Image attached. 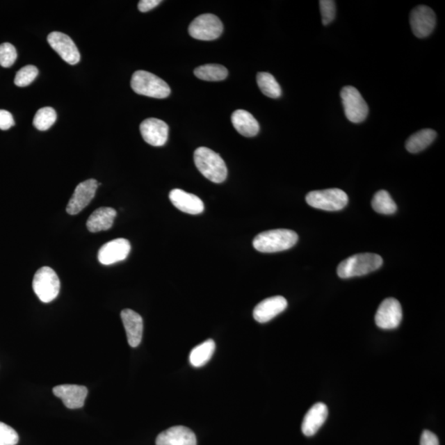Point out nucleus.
Masks as SVG:
<instances>
[{
    "label": "nucleus",
    "mask_w": 445,
    "mask_h": 445,
    "mask_svg": "<svg viewBox=\"0 0 445 445\" xmlns=\"http://www.w3.org/2000/svg\"><path fill=\"white\" fill-rule=\"evenodd\" d=\"M194 161L198 170L208 180L221 184L228 176V169L220 156L207 147H200L194 153Z\"/></svg>",
    "instance_id": "f257e3e1"
},
{
    "label": "nucleus",
    "mask_w": 445,
    "mask_h": 445,
    "mask_svg": "<svg viewBox=\"0 0 445 445\" xmlns=\"http://www.w3.org/2000/svg\"><path fill=\"white\" fill-rule=\"evenodd\" d=\"M298 234L292 230L280 229L266 231L253 240V247L257 251L273 253L288 250L298 242Z\"/></svg>",
    "instance_id": "f03ea898"
},
{
    "label": "nucleus",
    "mask_w": 445,
    "mask_h": 445,
    "mask_svg": "<svg viewBox=\"0 0 445 445\" xmlns=\"http://www.w3.org/2000/svg\"><path fill=\"white\" fill-rule=\"evenodd\" d=\"M382 258L375 253H360L342 261L337 267L338 277L348 279L362 277L380 269Z\"/></svg>",
    "instance_id": "7ed1b4c3"
},
{
    "label": "nucleus",
    "mask_w": 445,
    "mask_h": 445,
    "mask_svg": "<svg viewBox=\"0 0 445 445\" xmlns=\"http://www.w3.org/2000/svg\"><path fill=\"white\" fill-rule=\"evenodd\" d=\"M131 86L137 95L154 99H166L171 93L170 87L165 81L145 70H138L134 73Z\"/></svg>",
    "instance_id": "20e7f679"
},
{
    "label": "nucleus",
    "mask_w": 445,
    "mask_h": 445,
    "mask_svg": "<svg viewBox=\"0 0 445 445\" xmlns=\"http://www.w3.org/2000/svg\"><path fill=\"white\" fill-rule=\"evenodd\" d=\"M306 202L318 210L337 211L348 204V195L339 188L314 191L306 195Z\"/></svg>",
    "instance_id": "39448f33"
},
{
    "label": "nucleus",
    "mask_w": 445,
    "mask_h": 445,
    "mask_svg": "<svg viewBox=\"0 0 445 445\" xmlns=\"http://www.w3.org/2000/svg\"><path fill=\"white\" fill-rule=\"evenodd\" d=\"M33 288L40 300L50 302L59 295L60 279L51 267L43 266L34 275Z\"/></svg>",
    "instance_id": "423d86ee"
},
{
    "label": "nucleus",
    "mask_w": 445,
    "mask_h": 445,
    "mask_svg": "<svg viewBox=\"0 0 445 445\" xmlns=\"http://www.w3.org/2000/svg\"><path fill=\"white\" fill-rule=\"evenodd\" d=\"M342 105L346 117L353 123L363 122L369 114V106L359 92L354 87L347 86L341 92Z\"/></svg>",
    "instance_id": "0eeeda50"
},
{
    "label": "nucleus",
    "mask_w": 445,
    "mask_h": 445,
    "mask_svg": "<svg viewBox=\"0 0 445 445\" xmlns=\"http://www.w3.org/2000/svg\"><path fill=\"white\" fill-rule=\"evenodd\" d=\"M222 29L224 26L219 17L207 13L198 16L191 22L189 34L191 37L200 41H213L220 37Z\"/></svg>",
    "instance_id": "6e6552de"
},
{
    "label": "nucleus",
    "mask_w": 445,
    "mask_h": 445,
    "mask_svg": "<svg viewBox=\"0 0 445 445\" xmlns=\"http://www.w3.org/2000/svg\"><path fill=\"white\" fill-rule=\"evenodd\" d=\"M403 319V309L398 300L389 298L381 302L375 314L378 327L390 330L397 328Z\"/></svg>",
    "instance_id": "1a4fd4ad"
},
{
    "label": "nucleus",
    "mask_w": 445,
    "mask_h": 445,
    "mask_svg": "<svg viewBox=\"0 0 445 445\" xmlns=\"http://www.w3.org/2000/svg\"><path fill=\"white\" fill-rule=\"evenodd\" d=\"M99 186L100 184L95 179H88L79 184L66 207L67 213L75 216L81 212L95 198Z\"/></svg>",
    "instance_id": "9d476101"
},
{
    "label": "nucleus",
    "mask_w": 445,
    "mask_h": 445,
    "mask_svg": "<svg viewBox=\"0 0 445 445\" xmlns=\"http://www.w3.org/2000/svg\"><path fill=\"white\" fill-rule=\"evenodd\" d=\"M410 24L414 35L425 38L432 33L436 25V17L430 8L420 6L414 8L410 15Z\"/></svg>",
    "instance_id": "9b49d317"
},
{
    "label": "nucleus",
    "mask_w": 445,
    "mask_h": 445,
    "mask_svg": "<svg viewBox=\"0 0 445 445\" xmlns=\"http://www.w3.org/2000/svg\"><path fill=\"white\" fill-rule=\"evenodd\" d=\"M47 41L58 55L63 59L66 63L76 65L80 60V53L76 44L69 35L59 32H53L49 34Z\"/></svg>",
    "instance_id": "f8f14e48"
},
{
    "label": "nucleus",
    "mask_w": 445,
    "mask_h": 445,
    "mask_svg": "<svg viewBox=\"0 0 445 445\" xmlns=\"http://www.w3.org/2000/svg\"><path fill=\"white\" fill-rule=\"evenodd\" d=\"M131 249V243L126 238L111 240L100 248L97 258L102 265H113L127 259Z\"/></svg>",
    "instance_id": "ddd939ff"
},
{
    "label": "nucleus",
    "mask_w": 445,
    "mask_h": 445,
    "mask_svg": "<svg viewBox=\"0 0 445 445\" xmlns=\"http://www.w3.org/2000/svg\"><path fill=\"white\" fill-rule=\"evenodd\" d=\"M142 137L150 145L155 147L163 146L168 139L169 128L168 124L157 118L145 120L140 124Z\"/></svg>",
    "instance_id": "4468645a"
},
{
    "label": "nucleus",
    "mask_w": 445,
    "mask_h": 445,
    "mask_svg": "<svg viewBox=\"0 0 445 445\" xmlns=\"http://www.w3.org/2000/svg\"><path fill=\"white\" fill-rule=\"evenodd\" d=\"M287 305V300L282 296L268 298L255 307L253 310V318L260 323L269 322L286 310Z\"/></svg>",
    "instance_id": "2eb2a0df"
},
{
    "label": "nucleus",
    "mask_w": 445,
    "mask_h": 445,
    "mask_svg": "<svg viewBox=\"0 0 445 445\" xmlns=\"http://www.w3.org/2000/svg\"><path fill=\"white\" fill-rule=\"evenodd\" d=\"M53 394L63 400L65 406L70 409H78L83 407L88 395L86 387L64 385L55 387Z\"/></svg>",
    "instance_id": "dca6fc26"
},
{
    "label": "nucleus",
    "mask_w": 445,
    "mask_h": 445,
    "mask_svg": "<svg viewBox=\"0 0 445 445\" xmlns=\"http://www.w3.org/2000/svg\"><path fill=\"white\" fill-rule=\"evenodd\" d=\"M197 437L193 430L185 426H173L160 433L156 445H197Z\"/></svg>",
    "instance_id": "f3484780"
},
{
    "label": "nucleus",
    "mask_w": 445,
    "mask_h": 445,
    "mask_svg": "<svg viewBox=\"0 0 445 445\" xmlns=\"http://www.w3.org/2000/svg\"><path fill=\"white\" fill-rule=\"evenodd\" d=\"M169 199L178 210L189 215H199L204 210L202 200L181 189H173L169 194Z\"/></svg>",
    "instance_id": "a211bd4d"
},
{
    "label": "nucleus",
    "mask_w": 445,
    "mask_h": 445,
    "mask_svg": "<svg viewBox=\"0 0 445 445\" xmlns=\"http://www.w3.org/2000/svg\"><path fill=\"white\" fill-rule=\"evenodd\" d=\"M121 317L126 329L129 345L137 347L140 344L143 337V318L136 312L129 309L122 310Z\"/></svg>",
    "instance_id": "6ab92c4d"
},
{
    "label": "nucleus",
    "mask_w": 445,
    "mask_h": 445,
    "mask_svg": "<svg viewBox=\"0 0 445 445\" xmlns=\"http://www.w3.org/2000/svg\"><path fill=\"white\" fill-rule=\"evenodd\" d=\"M328 409L323 403H318L312 407L302 420V432L306 436H313L318 432L326 421Z\"/></svg>",
    "instance_id": "aec40b11"
},
{
    "label": "nucleus",
    "mask_w": 445,
    "mask_h": 445,
    "mask_svg": "<svg viewBox=\"0 0 445 445\" xmlns=\"http://www.w3.org/2000/svg\"><path fill=\"white\" fill-rule=\"evenodd\" d=\"M117 211L113 208L101 207L88 218L87 228L92 233L108 230L113 227Z\"/></svg>",
    "instance_id": "412c9836"
},
{
    "label": "nucleus",
    "mask_w": 445,
    "mask_h": 445,
    "mask_svg": "<svg viewBox=\"0 0 445 445\" xmlns=\"http://www.w3.org/2000/svg\"><path fill=\"white\" fill-rule=\"evenodd\" d=\"M231 121H232L236 131L245 137H253L259 132V124L255 118L247 111H235L231 117Z\"/></svg>",
    "instance_id": "4be33fe9"
},
{
    "label": "nucleus",
    "mask_w": 445,
    "mask_h": 445,
    "mask_svg": "<svg viewBox=\"0 0 445 445\" xmlns=\"http://www.w3.org/2000/svg\"><path fill=\"white\" fill-rule=\"evenodd\" d=\"M437 134L431 129H424L418 131L407 140L406 149L408 152L416 154L424 150L433 143Z\"/></svg>",
    "instance_id": "5701e85b"
},
{
    "label": "nucleus",
    "mask_w": 445,
    "mask_h": 445,
    "mask_svg": "<svg viewBox=\"0 0 445 445\" xmlns=\"http://www.w3.org/2000/svg\"><path fill=\"white\" fill-rule=\"evenodd\" d=\"M215 350L216 343L211 339L195 346L190 353L189 359L191 366L195 368L204 366L211 359Z\"/></svg>",
    "instance_id": "b1692460"
},
{
    "label": "nucleus",
    "mask_w": 445,
    "mask_h": 445,
    "mask_svg": "<svg viewBox=\"0 0 445 445\" xmlns=\"http://www.w3.org/2000/svg\"><path fill=\"white\" fill-rule=\"evenodd\" d=\"M194 74L200 79L204 81H222L228 76V70L225 66L216 64H209L198 67Z\"/></svg>",
    "instance_id": "393cba45"
},
{
    "label": "nucleus",
    "mask_w": 445,
    "mask_h": 445,
    "mask_svg": "<svg viewBox=\"0 0 445 445\" xmlns=\"http://www.w3.org/2000/svg\"><path fill=\"white\" fill-rule=\"evenodd\" d=\"M257 86L266 97L270 99H278L282 96V88L273 74L266 72L257 74Z\"/></svg>",
    "instance_id": "a878e982"
},
{
    "label": "nucleus",
    "mask_w": 445,
    "mask_h": 445,
    "mask_svg": "<svg viewBox=\"0 0 445 445\" xmlns=\"http://www.w3.org/2000/svg\"><path fill=\"white\" fill-rule=\"evenodd\" d=\"M372 207L375 211L382 215H393L397 211V204L391 199L388 191H378L372 200Z\"/></svg>",
    "instance_id": "bb28decb"
},
{
    "label": "nucleus",
    "mask_w": 445,
    "mask_h": 445,
    "mask_svg": "<svg viewBox=\"0 0 445 445\" xmlns=\"http://www.w3.org/2000/svg\"><path fill=\"white\" fill-rule=\"evenodd\" d=\"M56 119V111L47 106L38 111L34 117L33 124L39 131H47L55 124Z\"/></svg>",
    "instance_id": "cd10ccee"
},
{
    "label": "nucleus",
    "mask_w": 445,
    "mask_h": 445,
    "mask_svg": "<svg viewBox=\"0 0 445 445\" xmlns=\"http://www.w3.org/2000/svg\"><path fill=\"white\" fill-rule=\"evenodd\" d=\"M38 70L34 65H26L16 74L15 83L19 87H26L38 77Z\"/></svg>",
    "instance_id": "c85d7f7f"
},
{
    "label": "nucleus",
    "mask_w": 445,
    "mask_h": 445,
    "mask_svg": "<svg viewBox=\"0 0 445 445\" xmlns=\"http://www.w3.org/2000/svg\"><path fill=\"white\" fill-rule=\"evenodd\" d=\"M16 48L10 43L0 44V65L3 68H10L17 60Z\"/></svg>",
    "instance_id": "c756f323"
},
{
    "label": "nucleus",
    "mask_w": 445,
    "mask_h": 445,
    "mask_svg": "<svg viewBox=\"0 0 445 445\" xmlns=\"http://www.w3.org/2000/svg\"><path fill=\"white\" fill-rule=\"evenodd\" d=\"M19 440V435L12 427L0 422V445H16Z\"/></svg>",
    "instance_id": "7c9ffc66"
},
{
    "label": "nucleus",
    "mask_w": 445,
    "mask_h": 445,
    "mask_svg": "<svg viewBox=\"0 0 445 445\" xmlns=\"http://www.w3.org/2000/svg\"><path fill=\"white\" fill-rule=\"evenodd\" d=\"M319 6L322 15L323 24H330L335 19L336 3L332 0H321L319 2Z\"/></svg>",
    "instance_id": "2f4dec72"
},
{
    "label": "nucleus",
    "mask_w": 445,
    "mask_h": 445,
    "mask_svg": "<svg viewBox=\"0 0 445 445\" xmlns=\"http://www.w3.org/2000/svg\"><path fill=\"white\" fill-rule=\"evenodd\" d=\"M15 119H13L10 111L0 110V130L6 131L15 126Z\"/></svg>",
    "instance_id": "473e14b6"
},
{
    "label": "nucleus",
    "mask_w": 445,
    "mask_h": 445,
    "mask_svg": "<svg viewBox=\"0 0 445 445\" xmlns=\"http://www.w3.org/2000/svg\"><path fill=\"white\" fill-rule=\"evenodd\" d=\"M421 445H439V439L430 430H424L421 437Z\"/></svg>",
    "instance_id": "72a5a7b5"
},
{
    "label": "nucleus",
    "mask_w": 445,
    "mask_h": 445,
    "mask_svg": "<svg viewBox=\"0 0 445 445\" xmlns=\"http://www.w3.org/2000/svg\"><path fill=\"white\" fill-rule=\"evenodd\" d=\"M160 0H141L139 4H138V8L142 13L149 12L152 10L153 8L157 7L160 3Z\"/></svg>",
    "instance_id": "f704fd0d"
}]
</instances>
